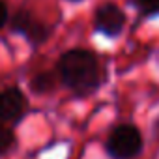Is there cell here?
<instances>
[{"instance_id":"obj_1","label":"cell","mask_w":159,"mask_h":159,"mask_svg":"<svg viewBox=\"0 0 159 159\" xmlns=\"http://www.w3.org/2000/svg\"><path fill=\"white\" fill-rule=\"evenodd\" d=\"M58 77L75 94H92L103 83V69L98 56L84 49H71L58 60Z\"/></svg>"},{"instance_id":"obj_11","label":"cell","mask_w":159,"mask_h":159,"mask_svg":"<svg viewBox=\"0 0 159 159\" xmlns=\"http://www.w3.org/2000/svg\"><path fill=\"white\" fill-rule=\"evenodd\" d=\"M71 2H77V0H71Z\"/></svg>"},{"instance_id":"obj_3","label":"cell","mask_w":159,"mask_h":159,"mask_svg":"<svg viewBox=\"0 0 159 159\" xmlns=\"http://www.w3.org/2000/svg\"><path fill=\"white\" fill-rule=\"evenodd\" d=\"M10 26H11V30L15 34H23L36 47L41 45V43H45L49 39V36H51V28L45 23L34 19V15L28 10H23V8L17 10L10 17Z\"/></svg>"},{"instance_id":"obj_8","label":"cell","mask_w":159,"mask_h":159,"mask_svg":"<svg viewBox=\"0 0 159 159\" xmlns=\"http://www.w3.org/2000/svg\"><path fill=\"white\" fill-rule=\"evenodd\" d=\"M131 4L142 15H155V13H159V0H131Z\"/></svg>"},{"instance_id":"obj_10","label":"cell","mask_w":159,"mask_h":159,"mask_svg":"<svg viewBox=\"0 0 159 159\" xmlns=\"http://www.w3.org/2000/svg\"><path fill=\"white\" fill-rule=\"evenodd\" d=\"M153 135L159 139V118L155 120V124H153Z\"/></svg>"},{"instance_id":"obj_2","label":"cell","mask_w":159,"mask_h":159,"mask_svg":"<svg viewBox=\"0 0 159 159\" xmlns=\"http://www.w3.org/2000/svg\"><path fill=\"white\" fill-rule=\"evenodd\" d=\"M105 150H107L111 159H133V157H137L142 150L140 131L131 124H124V125L114 127L105 142Z\"/></svg>"},{"instance_id":"obj_4","label":"cell","mask_w":159,"mask_h":159,"mask_svg":"<svg viewBox=\"0 0 159 159\" xmlns=\"http://www.w3.org/2000/svg\"><path fill=\"white\" fill-rule=\"evenodd\" d=\"M124 25H125V15L116 4L107 2V4H103L96 10L94 26L103 36H109V38L120 36V32L124 30Z\"/></svg>"},{"instance_id":"obj_7","label":"cell","mask_w":159,"mask_h":159,"mask_svg":"<svg viewBox=\"0 0 159 159\" xmlns=\"http://www.w3.org/2000/svg\"><path fill=\"white\" fill-rule=\"evenodd\" d=\"M13 146H15V135H13V131L8 125L0 124V155L8 153Z\"/></svg>"},{"instance_id":"obj_9","label":"cell","mask_w":159,"mask_h":159,"mask_svg":"<svg viewBox=\"0 0 159 159\" xmlns=\"http://www.w3.org/2000/svg\"><path fill=\"white\" fill-rule=\"evenodd\" d=\"M8 19H10L8 6H6V2H4V0H0V28H2V26H6Z\"/></svg>"},{"instance_id":"obj_5","label":"cell","mask_w":159,"mask_h":159,"mask_svg":"<svg viewBox=\"0 0 159 159\" xmlns=\"http://www.w3.org/2000/svg\"><path fill=\"white\" fill-rule=\"evenodd\" d=\"M25 111H26V98L19 88L11 86L0 92V124L21 120Z\"/></svg>"},{"instance_id":"obj_6","label":"cell","mask_w":159,"mask_h":159,"mask_svg":"<svg viewBox=\"0 0 159 159\" xmlns=\"http://www.w3.org/2000/svg\"><path fill=\"white\" fill-rule=\"evenodd\" d=\"M54 86H56V75L52 71H41L34 75V79L30 81V88L34 94H49L51 90H54Z\"/></svg>"}]
</instances>
